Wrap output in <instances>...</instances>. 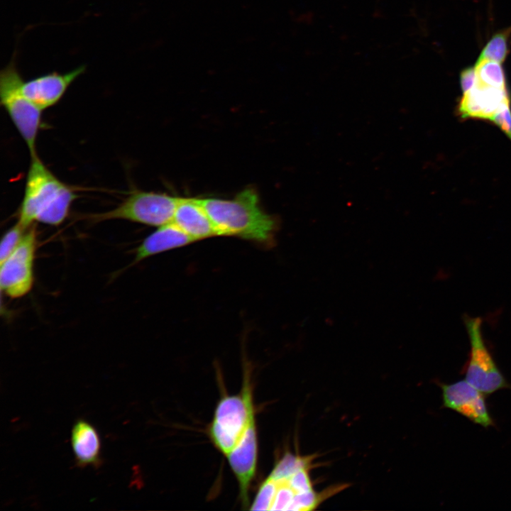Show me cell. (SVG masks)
<instances>
[{
	"instance_id": "1",
	"label": "cell",
	"mask_w": 511,
	"mask_h": 511,
	"mask_svg": "<svg viewBox=\"0 0 511 511\" xmlns=\"http://www.w3.org/2000/svg\"><path fill=\"white\" fill-rule=\"evenodd\" d=\"M250 370L244 368L238 393L226 395L217 402L208 427L209 437L226 458L238 482L243 508L250 505L249 492L256 477L258 441Z\"/></svg>"
},
{
	"instance_id": "2",
	"label": "cell",
	"mask_w": 511,
	"mask_h": 511,
	"mask_svg": "<svg viewBox=\"0 0 511 511\" xmlns=\"http://www.w3.org/2000/svg\"><path fill=\"white\" fill-rule=\"evenodd\" d=\"M199 199L221 236H236L262 244L272 242L278 221L262 209L254 189L246 188L231 199Z\"/></svg>"
},
{
	"instance_id": "3",
	"label": "cell",
	"mask_w": 511,
	"mask_h": 511,
	"mask_svg": "<svg viewBox=\"0 0 511 511\" xmlns=\"http://www.w3.org/2000/svg\"><path fill=\"white\" fill-rule=\"evenodd\" d=\"M31 158L18 221L27 227L35 222L58 226L67 217L77 195L72 187L44 165L37 154Z\"/></svg>"
},
{
	"instance_id": "4",
	"label": "cell",
	"mask_w": 511,
	"mask_h": 511,
	"mask_svg": "<svg viewBox=\"0 0 511 511\" xmlns=\"http://www.w3.org/2000/svg\"><path fill=\"white\" fill-rule=\"evenodd\" d=\"M14 57L0 74L1 104L26 144L31 156L36 153V140L42 126V109L22 92L23 81Z\"/></svg>"
},
{
	"instance_id": "5",
	"label": "cell",
	"mask_w": 511,
	"mask_h": 511,
	"mask_svg": "<svg viewBox=\"0 0 511 511\" xmlns=\"http://www.w3.org/2000/svg\"><path fill=\"white\" fill-rule=\"evenodd\" d=\"M179 199L165 193L135 190L113 209L89 219L94 222L123 219L158 227L172 221Z\"/></svg>"
},
{
	"instance_id": "6",
	"label": "cell",
	"mask_w": 511,
	"mask_h": 511,
	"mask_svg": "<svg viewBox=\"0 0 511 511\" xmlns=\"http://www.w3.org/2000/svg\"><path fill=\"white\" fill-rule=\"evenodd\" d=\"M481 324L480 318H465L471 351L464 375L466 380L487 395L502 389H510L511 385L497 366L485 344Z\"/></svg>"
},
{
	"instance_id": "7",
	"label": "cell",
	"mask_w": 511,
	"mask_h": 511,
	"mask_svg": "<svg viewBox=\"0 0 511 511\" xmlns=\"http://www.w3.org/2000/svg\"><path fill=\"white\" fill-rule=\"evenodd\" d=\"M35 224L27 230L17 248L0 263L1 292L13 299L26 295L34 283V262L38 244Z\"/></svg>"
},
{
	"instance_id": "8",
	"label": "cell",
	"mask_w": 511,
	"mask_h": 511,
	"mask_svg": "<svg viewBox=\"0 0 511 511\" xmlns=\"http://www.w3.org/2000/svg\"><path fill=\"white\" fill-rule=\"evenodd\" d=\"M437 383L441 390L443 407L453 410L484 428L495 426L487 406L485 395L467 380Z\"/></svg>"
},
{
	"instance_id": "9",
	"label": "cell",
	"mask_w": 511,
	"mask_h": 511,
	"mask_svg": "<svg viewBox=\"0 0 511 511\" xmlns=\"http://www.w3.org/2000/svg\"><path fill=\"white\" fill-rule=\"evenodd\" d=\"M86 69L80 65L65 73L53 72L23 81L21 91L33 104L43 110L56 104L68 87Z\"/></svg>"
},
{
	"instance_id": "10",
	"label": "cell",
	"mask_w": 511,
	"mask_h": 511,
	"mask_svg": "<svg viewBox=\"0 0 511 511\" xmlns=\"http://www.w3.org/2000/svg\"><path fill=\"white\" fill-rule=\"evenodd\" d=\"M510 101L507 89L485 86L478 82L476 87L463 94L458 106L462 119H488L505 102Z\"/></svg>"
},
{
	"instance_id": "11",
	"label": "cell",
	"mask_w": 511,
	"mask_h": 511,
	"mask_svg": "<svg viewBox=\"0 0 511 511\" xmlns=\"http://www.w3.org/2000/svg\"><path fill=\"white\" fill-rule=\"evenodd\" d=\"M172 222L196 241L221 236L199 199L180 197Z\"/></svg>"
},
{
	"instance_id": "12",
	"label": "cell",
	"mask_w": 511,
	"mask_h": 511,
	"mask_svg": "<svg viewBox=\"0 0 511 511\" xmlns=\"http://www.w3.org/2000/svg\"><path fill=\"white\" fill-rule=\"evenodd\" d=\"M196 241L175 223L158 226L149 234L136 250L131 265L144 259L163 252L180 248Z\"/></svg>"
},
{
	"instance_id": "13",
	"label": "cell",
	"mask_w": 511,
	"mask_h": 511,
	"mask_svg": "<svg viewBox=\"0 0 511 511\" xmlns=\"http://www.w3.org/2000/svg\"><path fill=\"white\" fill-rule=\"evenodd\" d=\"M71 445L79 467L101 463V441L96 428L84 419H77L71 431Z\"/></svg>"
},
{
	"instance_id": "14",
	"label": "cell",
	"mask_w": 511,
	"mask_h": 511,
	"mask_svg": "<svg viewBox=\"0 0 511 511\" xmlns=\"http://www.w3.org/2000/svg\"><path fill=\"white\" fill-rule=\"evenodd\" d=\"M316 455L300 456L291 452L285 453L275 463L268 476L273 478H282L292 475L297 471L313 468V461Z\"/></svg>"
},
{
	"instance_id": "15",
	"label": "cell",
	"mask_w": 511,
	"mask_h": 511,
	"mask_svg": "<svg viewBox=\"0 0 511 511\" xmlns=\"http://www.w3.org/2000/svg\"><path fill=\"white\" fill-rule=\"evenodd\" d=\"M511 26L495 33L483 48L478 60H493L502 64L509 53Z\"/></svg>"
},
{
	"instance_id": "16",
	"label": "cell",
	"mask_w": 511,
	"mask_h": 511,
	"mask_svg": "<svg viewBox=\"0 0 511 511\" xmlns=\"http://www.w3.org/2000/svg\"><path fill=\"white\" fill-rule=\"evenodd\" d=\"M475 67L478 83L507 89L505 73L501 63L488 60H477Z\"/></svg>"
},
{
	"instance_id": "17",
	"label": "cell",
	"mask_w": 511,
	"mask_h": 511,
	"mask_svg": "<svg viewBox=\"0 0 511 511\" xmlns=\"http://www.w3.org/2000/svg\"><path fill=\"white\" fill-rule=\"evenodd\" d=\"M29 227L25 226L18 221L7 230L1 241L0 263L9 257L17 248Z\"/></svg>"
},
{
	"instance_id": "18",
	"label": "cell",
	"mask_w": 511,
	"mask_h": 511,
	"mask_svg": "<svg viewBox=\"0 0 511 511\" xmlns=\"http://www.w3.org/2000/svg\"><path fill=\"white\" fill-rule=\"evenodd\" d=\"M309 471V469L303 468L291 476L282 478H273L268 475V476L273 479L284 480L289 485L297 495L314 490Z\"/></svg>"
},
{
	"instance_id": "19",
	"label": "cell",
	"mask_w": 511,
	"mask_h": 511,
	"mask_svg": "<svg viewBox=\"0 0 511 511\" xmlns=\"http://www.w3.org/2000/svg\"><path fill=\"white\" fill-rule=\"evenodd\" d=\"M490 121L498 126L511 140L510 101L504 103L493 114Z\"/></svg>"
},
{
	"instance_id": "20",
	"label": "cell",
	"mask_w": 511,
	"mask_h": 511,
	"mask_svg": "<svg viewBox=\"0 0 511 511\" xmlns=\"http://www.w3.org/2000/svg\"><path fill=\"white\" fill-rule=\"evenodd\" d=\"M478 83L475 66L463 69L460 73V85L463 94L473 89Z\"/></svg>"
}]
</instances>
